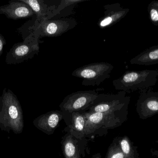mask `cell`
I'll list each match as a JSON object with an SVG mask.
<instances>
[{
    "instance_id": "9",
    "label": "cell",
    "mask_w": 158,
    "mask_h": 158,
    "mask_svg": "<svg viewBox=\"0 0 158 158\" xmlns=\"http://www.w3.org/2000/svg\"><path fill=\"white\" fill-rule=\"evenodd\" d=\"M139 93L136 105L139 118L145 120L158 114V92L150 88L139 91Z\"/></svg>"
},
{
    "instance_id": "19",
    "label": "cell",
    "mask_w": 158,
    "mask_h": 158,
    "mask_svg": "<svg viewBox=\"0 0 158 158\" xmlns=\"http://www.w3.org/2000/svg\"><path fill=\"white\" fill-rule=\"evenodd\" d=\"M106 158H128L121 151L118 142L111 144L108 151Z\"/></svg>"
},
{
    "instance_id": "4",
    "label": "cell",
    "mask_w": 158,
    "mask_h": 158,
    "mask_svg": "<svg viewBox=\"0 0 158 158\" xmlns=\"http://www.w3.org/2000/svg\"><path fill=\"white\" fill-rule=\"evenodd\" d=\"M22 42L14 44L6 56V63L16 65L32 58L40 51L39 36L30 32L23 36Z\"/></svg>"
},
{
    "instance_id": "12",
    "label": "cell",
    "mask_w": 158,
    "mask_h": 158,
    "mask_svg": "<svg viewBox=\"0 0 158 158\" xmlns=\"http://www.w3.org/2000/svg\"><path fill=\"white\" fill-rule=\"evenodd\" d=\"M30 6L36 15L35 21L40 22L45 19H50L56 15L57 7L55 5L49 6L42 0H21Z\"/></svg>"
},
{
    "instance_id": "18",
    "label": "cell",
    "mask_w": 158,
    "mask_h": 158,
    "mask_svg": "<svg viewBox=\"0 0 158 158\" xmlns=\"http://www.w3.org/2000/svg\"><path fill=\"white\" fill-rule=\"evenodd\" d=\"M148 16L151 23L158 27V1H154L148 6Z\"/></svg>"
},
{
    "instance_id": "11",
    "label": "cell",
    "mask_w": 158,
    "mask_h": 158,
    "mask_svg": "<svg viewBox=\"0 0 158 158\" xmlns=\"http://www.w3.org/2000/svg\"><path fill=\"white\" fill-rule=\"evenodd\" d=\"M0 15H3L13 19L30 17L35 15L32 9L21 0L11 1L0 6Z\"/></svg>"
},
{
    "instance_id": "21",
    "label": "cell",
    "mask_w": 158,
    "mask_h": 158,
    "mask_svg": "<svg viewBox=\"0 0 158 158\" xmlns=\"http://www.w3.org/2000/svg\"><path fill=\"white\" fill-rule=\"evenodd\" d=\"M6 44V41L4 37L0 34V57L3 51L4 46Z\"/></svg>"
},
{
    "instance_id": "22",
    "label": "cell",
    "mask_w": 158,
    "mask_h": 158,
    "mask_svg": "<svg viewBox=\"0 0 158 158\" xmlns=\"http://www.w3.org/2000/svg\"><path fill=\"white\" fill-rule=\"evenodd\" d=\"M151 153L153 156H155L158 157V149L157 150H153V149H151Z\"/></svg>"
},
{
    "instance_id": "10",
    "label": "cell",
    "mask_w": 158,
    "mask_h": 158,
    "mask_svg": "<svg viewBox=\"0 0 158 158\" xmlns=\"http://www.w3.org/2000/svg\"><path fill=\"white\" fill-rule=\"evenodd\" d=\"M104 9V16L100 19L98 23L100 28L114 25L123 19L130 11L129 8H123L118 3L105 5Z\"/></svg>"
},
{
    "instance_id": "15",
    "label": "cell",
    "mask_w": 158,
    "mask_h": 158,
    "mask_svg": "<svg viewBox=\"0 0 158 158\" xmlns=\"http://www.w3.org/2000/svg\"><path fill=\"white\" fill-rule=\"evenodd\" d=\"M118 142L121 151L126 157L140 158L137 147L134 145L128 136L121 137Z\"/></svg>"
},
{
    "instance_id": "2",
    "label": "cell",
    "mask_w": 158,
    "mask_h": 158,
    "mask_svg": "<svg viewBox=\"0 0 158 158\" xmlns=\"http://www.w3.org/2000/svg\"><path fill=\"white\" fill-rule=\"evenodd\" d=\"M158 70H128L112 82L115 89L130 93L152 88L158 81Z\"/></svg>"
},
{
    "instance_id": "1",
    "label": "cell",
    "mask_w": 158,
    "mask_h": 158,
    "mask_svg": "<svg viewBox=\"0 0 158 158\" xmlns=\"http://www.w3.org/2000/svg\"><path fill=\"white\" fill-rule=\"evenodd\" d=\"M23 110L16 96L8 89L0 96V129L9 133L19 134L24 129Z\"/></svg>"
},
{
    "instance_id": "20",
    "label": "cell",
    "mask_w": 158,
    "mask_h": 158,
    "mask_svg": "<svg viewBox=\"0 0 158 158\" xmlns=\"http://www.w3.org/2000/svg\"><path fill=\"white\" fill-rule=\"evenodd\" d=\"M86 1L87 0H62L60 3L57 6L56 10V15L59 14L61 11L68 6L75 5L79 3L83 2Z\"/></svg>"
},
{
    "instance_id": "14",
    "label": "cell",
    "mask_w": 158,
    "mask_h": 158,
    "mask_svg": "<svg viewBox=\"0 0 158 158\" xmlns=\"http://www.w3.org/2000/svg\"><path fill=\"white\" fill-rule=\"evenodd\" d=\"M131 64L150 66L158 64V45H154L144 51L130 61Z\"/></svg>"
},
{
    "instance_id": "16",
    "label": "cell",
    "mask_w": 158,
    "mask_h": 158,
    "mask_svg": "<svg viewBox=\"0 0 158 158\" xmlns=\"http://www.w3.org/2000/svg\"><path fill=\"white\" fill-rule=\"evenodd\" d=\"M63 149L65 158H80L78 149L71 135H69L65 138L63 143Z\"/></svg>"
},
{
    "instance_id": "13",
    "label": "cell",
    "mask_w": 158,
    "mask_h": 158,
    "mask_svg": "<svg viewBox=\"0 0 158 158\" xmlns=\"http://www.w3.org/2000/svg\"><path fill=\"white\" fill-rule=\"evenodd\" d=\"M61 113L59 111H52L41 115L33 122L34 126L44 132L54 131L62 118Z\"/></svg>"
},
{
    "instance_id": "6",
    "label": "cell",
    "mask_w": 158,
    "mask_h": 158,
    "mask_svg": "<svg viewBox=\"0 0 158 158\" xmlns=\"http://www.w3.org/2000/svg\"><path fill=\"white\" fill-rule=\"evenodd\" d=\"M126 92L120 91L117 94H98L95 100L87 108L89 112H119L128 111L131 96Z\"/></svg>"
},
{
    "instance_id": "5",
    "label": "cell",
    "mask_w": 158,
    "mask_h": 158,
    "mask_svg": "<svg viewBox=\"0 0 158 158\" xmlns=\"http://www.w3.org/2000/svg\"><path fill=\"white\" fill-rule=\"evenodd\" d=\"M114 66L107 62H97L85 65L75 70L72 76L82 79L84 86H99L110 78Z\"/></svg>"
},
{
    "instance_id": "8",
    "label": "cell",
    "mask_w": 158,
    "mask_h": 158,
    "mask_svg": "<svg viewBox=\"0 0 158 158\" xmlns=\"http://www.w3.org/2000/svg\"><path fill=\"white\" fill-rule=\"evenodd\" d=\"M98 94L95 90L72 93L65 97L60 107L64 111L72 113L85 109L95 100Z\"/></svg>"
},
{
    "instance_id": "7",
    "label": "cell",
    "mask_w": 158,
    "mask_h": 158,
    "mask_svg": "<svg viewBox=\"0 0 158 158\" xmlns=\"http://www.w3.org/2000/svg\"><path fill=\"white\" fill-rule=\"evenodd\" d=\"M128 111L119 112H88L84 114L85 120L84 133L85 134L91 130L100 127L103 124L109 122L113 127L121 125L126 121L127 118Z\"/></svg>"
},
{
    "instance_id": "17",
    "label": "cell",
    "mask_w": 158,
    "mask_h": 158,
    "mask_svg": "<svg viewBox=\"0 0 158 158\" xmlns=\"http://www.w3.org/2000/svg\"><path fill=\"white\" fill-rule=\"evenodd\" d=\"M72 122L74 130L79 132H84L85 126V120L83 114L78 112L72 113Z\"/></svg>"
},
{
    "instance_id": "3",
    "label": "cell",
    "mask_w": 158,
    "mask_h": 158,
    "mask_svg": "<svg viewBox=\"0 0 158 158\" xmlns=\"http://www.w3.org/2000/svg\"><path fill=\"white\" fill-rule=\"evenodd\" d=\"M77 25V21L74 19H45L40 22L34 21L31 24L27 22L18 29V31L22 37L30 32H34L40 38L54 37L61 36L74 28Z\"/></svg>"
},
{
    "instance_id": "23",
    "label": "cell",
    "mask_w": 158,
    "mask_h": 158,
    "mask_svg": "<svg viewBox=\"0 0 158 158\" xmlns=\"http://www.w3.org/2000/svg\"><path fill=\"white\" fill-rule=\"evenodd\" d=\"M100 158L99 157H96V158Z\"/></svg>"
}]
</instances>
